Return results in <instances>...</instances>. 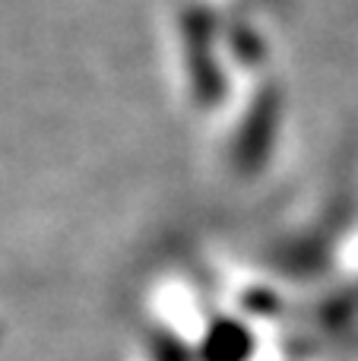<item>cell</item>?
I'll return each instance as SVG.
<instances>
[{"label": "cell", "instance_id": "1", "mask_svg": "<svg viewBox=\"0 0 358 361\" xmlns=\"http://www.w3.org/2000/svg\"><path fill=\"white\" fill-rule=\"evenodd\" d=\"M171 54H175V82L181 99L200 111H216L228 99V54L222 25L213 10L200 4L178 6L171 25Z\"/></svg>", "mask_w": 358, "mask_h": 361}]
</instances>
